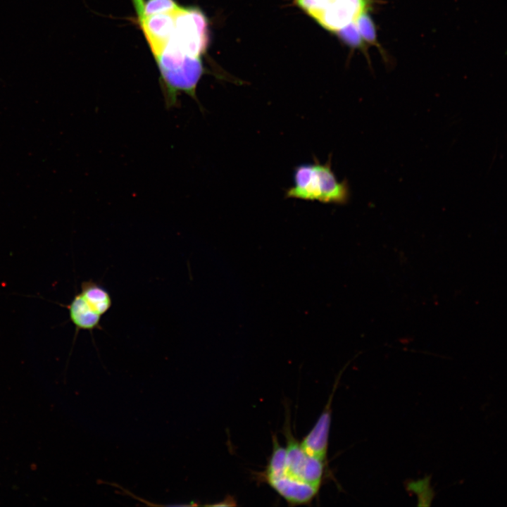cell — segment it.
Returning a JSON list of instances; mask_svg holds the SVG:
<instances>
[{
  "label": "cell",
  "mask_w": 507,
  "mask_h": 507,
  "mask_svg": "<svg viewBox=\"0 0 507 507\" xmlns=\"http://www.w3.org/2000/svg\"><path fill=\"white\" fill-rule=\"evenodd\" d=\"M177 8L170 12L137 17L154 57L159 55L174 31Z\"/></svg>",
  "instance_id": "6"
},
{
  "label": "cell",
  "mask_w": 507,
  "mask_h": 507,
  "mask_svg": "<svg viewBox=\"0 0 507 507\" xmlns=\"http://www.w3.org/2000/svg\"><path fill=\"white\" fill-rule=\"evenodd\" d=\"M356 24L363 39L371 43L375 42V31L373 23L365 13L357 19Z\"/></svg>",
  "instance_id": "9"
},
{
  "label": "cell",
  "mask_w": 507,
  "mask_h": 507,
  "mask_svg": "<svg viewBox=\"0 0 507 507\" xmlns=\"http://www.w3.org/2000/svg\"><path fill=\"white\" fill-rule=\"evenodd\" d=\"M339 35L350 45L360 46L362 44V39L357 25L353 23L338 32Z\"/></svg>",
  "instance_id": "10"
},
{
  "label": "cell",
  "mask_w": 507,
  "mask_h": 507,
  "mask_svg": "<svg viewBox=\"0 0 507 507\" xmlns=\"http://www.w3.org/2000/svg\"><path fill=\"white\" fill-rule=\"evenodd\" d=\"M79 293L90 307L101 316L108 313L112 307L113 301L110 293L92 280L82 282Z\"/></svg>",
  "instance_id": "8"
},
{
  "label": "cell",
  "mask_w": 507,
  "mask_h": 507,
  "mask_svg": "<svg viewBox=\"0 0 507 507\" xmlns=\"http://www.w3.org/2000/svg\"><path fill=\"white\" fill-rule=\"evenodd\" d=\"M430 477L419 480L418 481H411L407 483L406 488L408 491L414 492L418 495L423 492L430 487Z\"/></svg>",
  "instance_id": "11"
},
{
  "label": "cell",
  "mask_w": 507,
  "mask_h": 507,
  "mask_svg": "<svg viewBox=\"0 0 507 507\" xmlns=\"http://www.w3.org/2000/svg\"><path fill=\"white\" fill-rule=\"evenodd\" d=\"M293 179V185L286 190L287 198L339 205L349 200L348 181L337 180L332 169L330 157L325 163L315 157L313 163L296 166Z\"/></svg>",
  "instance_id": "1"
},
{
  "label": "cell",
  "mask_w": 507,
  "mask_h": 507,
  "mask_svg": "<svg viewBox=\"0 0 507 507\" xmlns=\"http://www.w3.org/2000/svg\"><path fill=\"white\" fill-rule=\"evenodd\" d=\"M66 307L76 332L80 330L92 332L95 330L102 329L100 323L102 316L90 307L80 293L75 295Z\"/></svg>",
  "instance_id": "7"
},
{
  "label": "cell",
  "mask_w": 507,
  "mask_h": 507,
  "mask_svg": "<svg viewBox=\"0 0 507 507\" xmlns=\"http://www.w3.org/2000/svg\"><path fill=\"white\" fill-rule=\"evenodd\" d=\"M337 382L312 430L303 438L300 444L311 457L326 463L329 444V434L332 419V403Z\"/></svg>",
  "instance_id": "5"
},
{
  "label": "cell",
  "mask_w": 507,
  "mask_h": 507,
  "mask_svg": "<svg viewBox=\"0 0 507 507\" xmlns=\"http://www.w3.org/2000/svg\"><path fill=\"white\" fill-rule=\"evenodd\" d=\"M284 469L287 474L300 482L320 489L326 472V463L308 455L292 433L289 421L285 422Z\"/></svg>",
  "instance_id": "4"
},
{
  "label": "cell",
  "mask_w": 507,
  "mask_h": 507,
  "mask_svg": "<svg viewBox=\"0 0 507 507\" xmlns=\"http://www.w3.org/2000/svg\"><path fill=\"white\" fill-rule=\"evenodd\" d=\"M323 27L338 32L365 13L370 0H294Z\"/></svg>",
  "instance_id": "3"
},
{
  "label": "cell",
  "mask_w": 507,
  "mask_h": 507,
  "mask_svg": "<svg viewBox=\"0 0 507 507\" xmlns=\"http://www.w3.org/2000/svg\"><path fill=\"white\" fill-rule=\"evenodd\" d=\"M434 496V491L430 487L421 494H418V506H430Z\"/></svg>",
  "instance_id": "12"
},
{
  "label": "cell",
  "mask_w": 507,
  "mask_h": 507,
  "mask_svg": "<svg viewBox=\"0 0 507 507\" xmlns=\"http://www.w3.org/2000/svg\"><path fill=\"white\" fill-rule=\"evenodd\" d=\"M272 452L265 470L257 473L258 481L268 484L289 506L309 505L318 495L320 489L294 479L284 469L285 449L277 435L272 436Z\"/></svg>",
  "instance_id": "2"
}]
</instances>
